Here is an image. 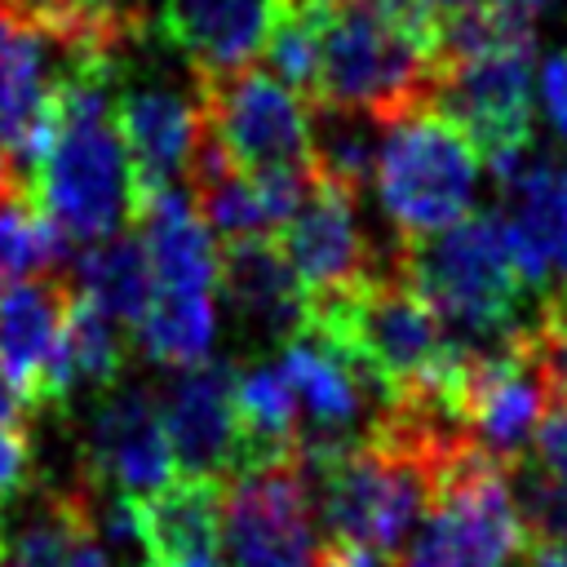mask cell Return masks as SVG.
I'll list each match as a JSON object with an SVG mask.
<instances>
[{
	"mask_svg": "<svg viewBox=\"0 0 567 567\" xmlns=\"http://www.w3.org/2000/svg\"><path fill=\"white\" fill-rule=\"evenodd\" d=\"M89 306H97L111 323L120 328H137L151 310V261L137 235H111L93 248H84L80 257V288H75Z\"/></svg>",
	"mask_w": 567,
	"mask_h": 567,
	"instance_id": "obj_21",
	"label": "cell"
},
{
	"mask_svg": "<svg viewBox=\"0 0 567 567\" xmlns=\"http://www.w3.org/2000/svg\"><path fill=\"white\" fill-rule=\"evenodd\" d=\"M439 18L416 0H341L319 13V97L394 124L439 102Z\"/></svg>",
	"mask_w": 567,
	"mask_h": 567,
	"instance_id": "obj_2",
	"label": "cell"
},
{
	"mask_svg": "<svg viewBox=\"0 0 567 567\" xmlns=\"http://www.w3.org/2000/svg\"><path fill=\"white\" fill-rule=\"evenodd\" d=\"M159 421L182 478H230L239 470V416H235V368L195 363L177 368L159 390Z\"/></svg>",
	"mask_w": 567,
	"mask_h": 567,
	"instance_id": "obj_13",
	"label": "cell"
},
{
	"mask_svg": "<svg viewBox=\"0 0 567 567\" xmlns=\"http://www.w3.org/2000/svg\"><path fill=\"white\" fill-rule=\"evenodd\" d=\"M128 363V341L124 328L111 323L97 306H89L75 292L62 346L53 354V368L44 377V408H71L75 399L89 394V403L106 390L120 385V372Z\"/></svg>",
	"mask_w": 567,
	"mask_h": 567,
	"instance_id": "obj_20",
	"label": "cell"
},
{
	"mask_svg": "<svg viewBox=\"0 0 567 567\" xmlns=\"http://www.w3.org/2000/svg\"><path fill=\"white\" fill-rule=\"evenodd\" d=\"M439 106L470 133L496 177H505L532 146V49L443 62Z\"/></svg>",
	"mask_w": 567,
	"mask_h": 567,
	"instance_id": "obj_9",
	"label": "cell"
},
{
	"mask_svg": "<svg viewBox=\"0 0 567 567\" xmlns=\"http://www.w3.org/2000/svg\"><path fill=\"white\" fill-rule=\"evenodd\" d=\"M142 248L151 261L155 292H213L217 288V252L213 230L204 226L199 208L182 190H159L137 204ZM151 292V297H155Z\"/></svg>",
	"mask_w": 567,
	"mask_h": 567,
	"instance_id": "obj_18",
	"label": "cell"
},
{
	"mask_svg": "<svg viewBox=\"0 0 567 567\" xmlns=\"http://www.w3.org/2000/svg\"><path fill=\"white\" fill-rule=\"evenodd\" d=\"M319 567H394L390 554L377 549H359V545H323Z\"/></svg>",
	"mask_w": 567,
	"mask_h": 567,
	"instance_id": "obj_30",
	"label": "cell"
},
{
	"mask_svg": "<svg viewBox=\"0 0 567 567\" xmlns=\"http://www.w3.org/2000/svg\"><path fill=\"white\" fill-rule=\"evenodd\" d=\"M0 567H111L97 540L89 483L35 492L18 523L0 527Z\"/></svg>",
	"mask_w": 567,
	"mask_h": 567,
	"instance_id": "obj_16",
	"label": "cell"
},
{
	"mask_svg": "<svg viewBox=\"0 0 567 567\" xmlns=\"http://www.w3.org/2000/svg\"><path fill=\"white\" fill-rule=\"evenodd\" d=\"M532 443H536L540 470L567 483V403H549V412H545V421H540Z\"/></svg>",
	"mask_w": 567,
	"mask_h": 567,
	"instance_id": "obj_28",
	"label": "cell"
},
{
	"mask_svg": "<svg viewBox=\"0 0 567 567\" xmlns=\"http://www.w3.org/2000/svg\"><path fill=\"white\" fill-rule=\"evenodd\" d=\"M13 421H22V403L13 399V390H9V381L0 372V425H13Z\"/></svg>",
	"mask_w": 567,
	"mask_h": 567,
	"instance_id": "obj_31",
	"label": "cell"
},
{
	"mask_svg": "<svg viewBox=\"0 0 567 567\" xmlns=\"http://www.w3.org/2000/svg\"><path fill=\"white\" fill-rule=\"evenodd\" d=\"M377 128L381 124H372L368 115L337 111V106H310V168H315V177L359 199V190L377 173V146H372Z\"/></svg>",
	"mask_w": 567,
	"mask_h": 567,
	"instance_id": "obj_24",
	"label": "cell"
},
{
	"mask_svg": "<svg viewBox=\"0 0 567 567\" xmlns=\"http://www.w3.org/2000/svg\"><path fill=\"white\" fill-rule=\"evenodd\" d=\"M111 9H146V0H106Z\"/></svg>",
	"mask_w": 567,
	"mask_h": 567,
	"instance_id": "obj_34",
	"label": "cell"
},
{
	"mask_svg": "<svg viewBox=\"0 0 567 567\" xmlns=\"http://www.w3.org/2000/svg\"><path fill=\"white\" fill-rule=\"evenodd\" d=\"M332 4H341V0H297V9H306V13H328Z\"/></svg>",
	"mask_w": 567,
	"mask_h": 567,
	"instance_id": "obj_33",
	"label": "cell"
},
{
	"mask_svg": "<svg viewBox=\"0 0 567 567\" xmlns=\"http://www.w3.org/2000/svg\"><path fill=\"white\" fill-rule=\"evenodd\" d=\"M204 128L244 173L310 168V106L270 71L244 66L230 75H195Z\"/></svg>",
	"mask_w": 567,
	"mask_h": 567,
	"instance_id": "obj_7",
	"label": "cell"
},
{
	"mask_svg": "<svg viewBox=\"0 0 567 567\" xmlns=\"http://www.w3.org/2000/svg\"><path fill=\"white\" fill-rule=\"evenodd\" d=\"M390 261L439 315L456 359H487L523 341L518 297L527 284L496 213H470L425 239H399Z\"/></svg>",
	"mask_w": 567,
	"mask_h": 567,
	"instance_id": "obj_3",
	"label": "cell"
},
{
	"mask_svg": "<svg viewBox=\"0 0 567 567\" xmlns=\"http://www.w3.org/2000/svg\"><path fill=\"white\" fill-rule=\"evenodd\" d=\"M186 567H221V563H217V554H213V558H195V563H186Z\"/></svg>",
	"mask_w": 567,
	"mask_h": 567,
	"instance_id": "obj_35",
	"label": "cell"
},
{
	"mask_svg": "<svg viewBox=\"0 0 567 567\" xmlns=\"http://www.w3.org/2000/svg\"><path fill=\"white\" fill-rule=\"evenodd\" d=\"M478 168V146L439 102L385 124L377 146V199L399 239H425L470 217Z\"/></svg>",
	"mask_w": 567,
	"mask_h": 567,
	"instance_id": "obj_4",
	"label": "cell"
},
{
	"mask_svg": "<svg viewBox=\"0 0 567 567\" xmlns=\"http://www.w3.org/2000/svg\"><path fill=\"white\" fill-rule=\"evenodd\" d=\"M527 354L549 390V403H567V332H540L527 319Z\"/></svg>",
	"mask_w": 567,
	"mask_h": 567,
	"instance_id": "obj_27",
	"label": "cell"
},
{
	"mask_svg": "<svg viewBox=\"0 0 567 567\" xmlns=\"http://www.w3.org/2000/svg\"><path fill=\"white\" fill-rule=\"evenodd\" d=\"M226 567H319V514L301 456L244 465L221 483Z\"/></svg>",
	"mask_w": 567,
	"mask_h": 567,
	"instance_id": "obj_6",
	"label": "cell"
},
{
	"mask_svg": "<svg viewBox=\"0 0 567 567\" xmlns=\"http://www.w3.org/2000/svg\"><path fill=\"white\" fill-rule=\"evenodd\" d=\"M111 111H115L124 155L133 164L137 199L173 190V182L186 177L195 146L204 142V106H199L195 75L177 84L159 75H128L115 62Z\"/></svg>",
	"mask_w": 567,
	"mask_h": 567,
	"instance_id": "obj_8",
	"label": "cell"
},
{
	"mask_svg": "<svg viewBox=\"0 0 567 567\" xmlns=\"http://www.w3.org/2000/svg\"><path fill=\"white\" fill-rule=\"evenodd\" d=\"M292 13L297 0H159L151 31L190 75H230L252 66Z\"/></svg>",
	"mask_w": 567,
	"mask_h": 567,
	"instance_id": "obj_11",
	"label": "cell"
},
{
	"mask_svg": "<svg viewBox=\"0 0 567 567\" xmlns=\"http://www.w3.org/2000/svg\"><path fill=\"white\" fill-rule=\"evenodd\" d=\"M540 102L558 137L567 142V53H549L540 66Z\"/></svg>",
	"mask_w": 567,
	"mask_h": 567,
	"instance_id": "obj_29",
	"label": "cell"
},
{
	"mask_svg": "<svg viewBox=\"0 0 567 567\" xmlns=\"http://www.w3.org/2000/svg\"><path fill=\"white\" fill-rule=\"evenodd\" d=\"M279 252H284L288 270L297 275L306 301L350 292L354 284L372 279L390 257V252L381 257L368 244V235L359 226L354 195H346L319 177H315L310 195L301 199V208L279 230Z\"/></svg>",
	"mask_w": 567,
	"mask_h": 567,
	"instance_id": "obj_12",
	"label": "cell"
},
{
	"mask_svg": "<svg viewBox=\"0 0 567 567\" xmlns=\"http://www.w3.org/2000/svg\"><path fill=\"white\" fill-rule=\"evenodd\" d=\"M217 284L248 332L288 346L306 328V292L270 239L226 244L217 257Z\"/></svg>",
	"mask_w": 567,
	"mask_h": 567,
	"instance_id": "obj_17",
	"label": "cell"
},
{
	"mask_svg": "<svg viewBox=\"0 0 567 567\" xmlns=\"http://www.w3.org/2000/svg\"><path fill=\"white\" fill-rule=\"evenodd\" d=\"M217 332L213 292H155L146 319L137 323L142 350L164 368H195L208 359Z\"/></svg>",
	"mask_w": 567,
	"mask_h": 567,
	"instance_id": "obj_22",
	"label": "cell"
},
{
	"mask_svg": "<svg viewBox=\"0 0 567 567\" xmlns=\"http://www.w3.org/2000/svg\"><path fill=\"white\" fill-rule=\"evenodd\" d=\"M496 221L523 284L540 292L567 284V159L523 155L501 177Z\"/></svg>",
	"mask_w": 567,
	"mask_h": 567,
	"instance_id": "obj_14",
	"label": "cell"
},
{
	"mask_svg": "<svg viewBox=\"0 0 567 567\" xmlns=\"http://www.w3.org/2000/svg\"><path fill=\"white\" fill-rule=\"evenodd\" d=\"M66 239L40 213L31 186L0 190V288L44 279L62 266Z\"/></svg>",
	"mask_w": 567,
	"mask_h": 567,
	"instance_id": "obj_23",
	"label": "cell"
},
{
	"mask_svg": "<svg viewBox=\"0 0 567 567\" xmlns=\"http://www.w3.org/2000/svg\"><path fill=\"white\" fill-rule=\"evenodd\" d=\"M421 9H430L434 18H443V13H452V9H461V4H470V0H416Z\"/></svg>",
	"mask_w": 567,
	"mask_h": 567,
	"instance_id": "obj_32",
	"label": "cell"
},
{
	"mask_svg": "<svg viewBox=\"0 0 567 567\" xmlns=\"http://www.w3.org/2000/svg\"><path fill=\"white\" fill-rule=\"evenodd\" d=\"M523 540L509 465L470 447L439 478L434 505L412 532L399 567H518Z\"/></svg>",
	"mask_w": 567,
	"mask_h": 567,
	"instance_id": "obj_5",
	"label": "cell"
},
{
	"mask_svg": "<svg viewBox=\"0 0 567 567\" xmlns=\"http://www.w3.org/2000/svg\"><path fill=\"white\" fill-rule=\"evenodd\" d=\"M266 62H270V75L284 89H292L306 106H315V97H319V13L297 9L270 35Z\"/></svg>",
	"mask_w": 567,
	"mask_h": 567,
	"instance_id": "obj_25",
	"label": "cell"
},
{
	"mask_svg": "<svg viewBox=\"0 0 567 567\" xmlns=\"http://www.w3.org/2000/svg\"><path fill=\"white\" fill-rule=\"evenodd\" d=\"M173 447L159 421V399L146 385H115L89 403L84 483L106 496L146 501L173 483Z\"/></svg>",
	"mask_w": 567,
	"mask_h": 567,
	"instance_id": "obj_10",
	"label": "cell"
},
{
	"mask_svg": "<svg viewBox=\"0 0 567 567\" xmlns=\"http://www.w3.org/2000/svg\"><path fill=\"white\" fill-rule=\"evenodd\" d=\"M115 62H80L53 93L31 195L66 244L93 248L137 217V182L111 111Z\"/></svg>",
	"mask_w": 567,
	"mask_h": 567,
	"instance_id": "obj_1",
	"label": "cell"
},
{
	"mask_svg": "<svg viewBox=\"0 0 567 567\" xmlns=\"http://www.w3.org/2000/svg\"><path fill=\"white\" fill-rule=\"evenodd\" d=\"M75 288L58 275L0 288V372L22 412L44 408V377L62 346Z\"/></svg>",
	"mask_w": 567,
	"mask_h": 567,
	"instance_id": "obj_15",
	"label": "cell"
},
{
	"mask_svg": "<svg viewBox=\"0 0 567 567\" xmlns=\"http://www.w3.org/2000/svg\"><path fill=\"white\" fill-rule=\"evenodd\" d=\"M137 523L151 567H186L195 558H213L221 527V483L173 478L164 492L137 501Z\"/></svg>",
	"mask_w": 567,
	"mask_h": 567,
	"instance_id": "obj_19",
	"label": "cell"
},
{
	"mask_svg": "<svg viewBox=\"0 0 567 567\" xmlns=\"http://www.w3.org/2000/svg\"><path fill=\"white\" fill-rule=\"evenodd\" d=\"M509 487H514V505L523 518L527 540H545L567 549V483L545 474L540 465H509Z\"/></svg>",
	"mask_w": 567,
	"mask_h": 567,
	"instance_id": "obj_26",
	"label": "cell"
}]
</instances>
